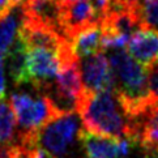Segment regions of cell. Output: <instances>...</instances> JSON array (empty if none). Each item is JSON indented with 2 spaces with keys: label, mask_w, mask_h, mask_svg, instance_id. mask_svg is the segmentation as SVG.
Returning a JSON list of instances; mask_svg holds the SVG:
<instances>
[{
  "label": "cell",
  "mask_w": 158,
  "mask_h": 158,
  "mask_svg": "<svg viewBox=\"0 0 158 158\" xmlns=\"http://www.w3.org/2000/svg\"><path fill=\"white\" fill-rule=\"evenodd\" d=\"M76 111L85 131L101 137L128 139L135 143V128L118 98L116 92L92 93L84 90Z\"/></svg>",
  "instance_id": "cell-1"
},
{
  "label": "cell",
  "mask_w": 158,
  "mask_h": 158,
  "mask_svg": "<svg viewBox=\"0 0 158 158\" xmlns=\"http://www.w3.org/2000/svg\"><path fill=\"white\" fill-rule=\"evenodd\" d=\"M10 107L22 132H39L64 114L47 94L34 98L26 93H15L10 97Z\"/></svg>",
  "instance_id": "cell-2"
},
{
  "label": "cell",
  "mask_w": 158,
  "mask_h": 158,
  "mask_svg": "<svg viewBox=\"0 0 158 158\" xmlns=\"http://www.w3.org/2000/svg\"><path fill=\"white\" fill-rule=\"evenodd\" d=\"M78 118L73 112H67L43 127L38 135V141L42 148L54 158H65L76 141H80Z\"/></svg>",
  "instance_id": "cell-3"
},
{
  "label": "cell",
  "mask_w": 158,
  "mask_h": 158,
  "mask_svg": "<svg viewBox=\"0 0 158 158\" xmlns=\"http://www.w3.org/2000/svg\"><path fill=\"white\" fill-rule=\"evenodd\" d=\"M81 75L86 92H115L116 82L110 60L102 52L84 58Z\"/></svg>",
  "instance_id": "cell-4"
},
{
  "label": "cell",
  "mask_w": 158,
  "mask_h": 158,
  "mask_svg": "<svg viewBox=\"0 0 158 158\" xmlns=\"http://www.w3.org/2000/svg\"><path fill=\"white\" fill-rule=\"evenodd\" d=\"M99 16L94 3L90 0H72L61 2V31L71 39L75 34L85 27L98 24Z\"/></svg>",
  "instance_id": "cell-5"
},
{
  "label": "cell",
  "mask_w": 158,
  "mask_h": 158,
  "mask_svg": "<svg viewBox=\"0 0 158 158\" xmlns=\"http://www.w3.org/2000/svg\"><path fill=\"white\" fill-rule=\"evenodd\" d=\"M27 68L30 82L41 86L48 82L59 71V52L48 48H27Z\"/></svg>",
  "instance_id": "cell-6"
},
{
  "label": "cell",
  "mask_w": 158,
  "mask_h": 158,
  "mask_svg": "<svg viewBox=\"0 0 158 158\" xmlns=\"http://www.w3.org/2000/svg\"><path fill=\"white\" fill-rule=\"evenodd\" d=\"M128 54L146 68L158 63V31L139 29L127 43Z\"/></svg>",
  "instance_id": "cell-7"
},
{
  "label": "cell",
  "mask_w": 158,
  "mask_h": 158,
  "mask_svg": "<svg viewBox=\"0 0 158 158\" xmlns=\"http://www.w3.org/2000/svg\"><path fill=\"white\" fill-rule=\"evenodd\" d=\"M24 19L61 31V0H26L22 4Z\"/></svg>",
  "instance_id": "cell-8"
},
{
  "label": "cell",
  "mask_w": 158,
  "mask_h": 158,
  "mask_svg": "<svg viewBox=\"0 0 158 158\" xmlns=\"http://www.w3.org/2000/svg\"><path fill=\"white\" fill-rule=\"evenodd\" d=\"M136 143L146 150L158 152V99L135 124Z\"/></svg>",
  "instance_id": "cell-9"
},
{
  "label": "cell",
  "mask_w": 158,
  "mask_h": 158,
  "mask_svg": "<svg viewBox=\"0 0 158 158\" xmlns=\"http://www.w3.org/2000/svg\"><path fill=\"white\" fill-rule=\"evenodd\" d=\"M72 50L78 58L98 54L102 51V27L101 24H93L75 34L71 39Z\"/></svg>",
  "instance_id": "cell-10"
},
{
  "label": "cell",
  "mask_w": 158,
  "mask_h": 158,
  "mask_svg": "<svg viewBox=\"0 0 158 158\" xmlns=\"http://www.w3.org/2000/svg\"><path fill=\"white\" fill-rule=\"evenodd\" d=\"M80 143L88 158H120L119 140L95 136L86 131H81Z\"/></svg>",
  "instance_id": "cell-11"
},
{
  "label": "cell",
  "mask_w": 158,
  "mask_h": 158,
  "mask_svg": "<svg viewBox=\"0 0 158 158\" xmlns=\"http://www.w3.org/2000/svg\"><path fill=\"white\" fill-rule=\"evenodd\" d=\"M7 56L8 69L16 85L30 82L29 68H27V47L19 37H16V41Z\"/></svg>",
  "instance_id": "cell-12"
},
{
  "label": "cell",
  "mask_w": 158,
  "mask_h": 158,
  "mask_svg": "<svg viewBox=\"0 0 158 158\" xmlns=\"http://www.w3.org/2000/svg\"><path fill=\"white\" fill-rule=\"evenodd\" d=\"M15 115L10 105L0 101V145H10L15 136Z\"/></svg>",
  "instance_id": "cell-13"
},
{
  "label": "cell",
  "mask_w": 158,
  "mask_h": 158,
  "mask_svg": "<svg viewBox=\"0 0 158 158\" xmlns=\"http://www.w3.org/2000/svg\"><path fill=\"white\" fill-rule=\"evenodd\" d=\"M17 33V21L15 16L9 15L7 19L0 21V61L5 55H8Z\"/></svg>",
  "instance_id": "cell-14"
},
{
  "label": "cell",
  "mask_w": 158,
  "mask_h": 158,
  "mask_svg": "<svg viewBox=\"0 0 158 158\" xmlns=\"http://www.w3.org/2000/svg\"><path fill=\"white\" fill-rule=\"evenodd\" d=\"M141 29L158 31V0H143L140 8Z\"/></svg>",
  "instance_id": "cell-15"
},
{
  "label": "cell",
  "mask_w": 158,
  "mask_h": 158,
  "mask_svg": "<svg viewBox=\"0 0 158 158\" xmlns=\"http://www.w3.org/2000/svg\"><path fill=\"white\" fill-rule=\"evenodd\" d=\"M148 78H149V89L153 97L158 99V63L148 68Z\"/></svg>",
  "instance_id": "cell-16"
},
{
  "label": "cell",
  "mask_w": 158,
  "mask_h": 158,
  "mask_svg": "<svg viewBox=\"0 0 158 158\" xmlns=\"http://www.w3.org/2000/svg\"><path fill=\"white\" fill-rule=\"evenodd\" d=\"M115 3H118L122 7L127 8V9H132V10H139L141 8V3L143 0H114Z\"/></svg>",
  "instance_id": "cell-17"
},
{
  "label": "cell",
  "mask_w": 158,
  "mask_h": 158,
  "mask_svg": "<svg viewBox=\"0 0 158 158\" xmlns=\"http://www.w3.org/2000/svg\"><path fill=\"white\" fill-rule=\"evenodd\" d=\"M12 9L13 7L9 0H0V21L7 19L12 12Z\"/></svg>",
  "instance_id": "cell-18"
},
{
  "label": "cell",
  "mask_w": 158,
  "mask_h": 158,
  "mask_svg": "<svg viewBox=\"0 0 158 158\" xmlns=\"http://www.w3.org/2000/svg\"><path fill=\"white\" fill-rule=\"evenodd\" d=\"M5 95V75H4V64L0 61V101Z\"/></svg>",
  "instance_id": "cell-19"
},
{
  "label": "cell",
  "mask_w": 158,
  "mask_h": 158,
  "mask_svg": "<svg viewBox=\"0 0 158 158\" xmlns=\"http://www.w3.org/2000/svg\"><path fill=\"white\" fill-rule=\"evenodd\" d=\"M9 2H10V4H12V7L13 8H16V7H19V5L21 4H24L25 2H26V0H9Z\"/></svg>",
  "instance_id": "cell-20"
},
{
  "label": "cell",
  "mask_w": 158,
  "mask_h": 158,
  "mask_svg": "<svg viewBox=\"0 0 158 158\" xmlns=\"http://www.w3.org/2000/svg\"><path fill=\"white\" fill-rule=\"evenodd\" d=\"M61 2H72V0H61Z\"/></svg>",
  "instance_id": "cell-21"
}]
</instances>
